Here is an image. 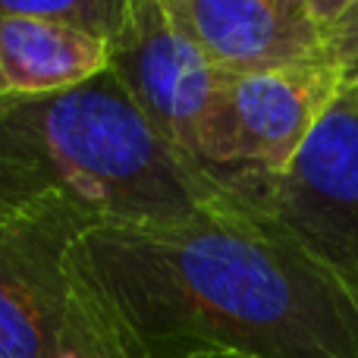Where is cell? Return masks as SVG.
I'll use <instances>...</instances> for the list:
<instances>
[{
    "label": "cell",
    "mask_w": 358,
    "mask_h": 358,
    "mask_svg": "<svg viewBox=\"0 0 358 358\" xmlns=\"http://www.w3.org/2000/svg\"><path fill=\"white\" fill-rule=\"evenodd\" d=\"M60 267L104 358H358V299L239 201L88 227Z\"/></svg>",
    "instance_id": "obj_1"
},
{
    "label": "cell",
    "mask_w": 358,
    "mask_h": 358,
    "mask_svg": "<svg viewBox=\"0 0 358 358\" xmlns=\"http://www.w3.org/2000/svg\"><path fill=\"white\" fill-rule=\"evenodd\" d=\"M236 201L164 142L120 79L0 107V223L60 204L88 227L182 220Z\"/></svg>",
    "instance_id": "obj_2"
},
{
    "label": "cell",
    "mask_w": 358,
    "mask_h": 358,
    "mask_svg": "<svg viewBox=\"0 0 358 358\" xmlns=\"http://www.w3.org/2000/svg\"><path fill=\"white\" fill-rule=\"evenodd\" d=\"M343 88L330 63L223 76L195 148L198 167L239 204L261 210Z\"/></svg>",
    "instance_id": "obj_3"
},
{
    "label": "cell",
    "mask_w": 358,
    "mask_h": 358,
    "mask_svg": "<svg viewBox=\"0 0 358 358\" xmlns=\"http://www.w3.org/2000/svg\"><path fill=\"white\" fill-rule=\"evenodd\" d=\"M308 258L358 299V92L343 88L264 208Z\"/></svg>",
    "instance_id": "obj_4"
},
{
    "label": "cell",
    "mask_w": 358,
    "mask_h": 358,
    "mask_svg": "<svg viewBox=\"0 0 358 358\" xmlns=\"http://www.w3.org/2000/svg\"><path fill=\"white\" fill-rule=\"evenodd\" d=\"M88 229L60 204L0 223V358H104L82 327L60 258Z\"/></svg>",
    "instance_id": "obj_5"
},
{
    "label": "cell",
    "mask_w": 358,
    "mask_h": 358,
    "mask_svg": "<svg viewBox=\"0 0 358 358\" xmlns=\"http://www.w3.org/2000/svg\"><path fill=\"white\" fill-rule=\"evenodd\" d=\"M110 73L151 129L195 161L204 120L223 76L176 25L164 0H129L120 31L107 41Z\"/></svg>",
    "instance_id": "obj_6"
},
{
    "label": "cell",
    "mask_w": 358,
    "mask_h": 358,
    "mask_svg": "<svg viewBox=\"0 0 358 358\" xmlns=\"http://www.w3.org/2000/svg\"><path fill=\"white\" fill-rule=\"evenodd\" d=\"M220 76L327 63L317 0H164Z\"/></svg>",
    "instance_id": "obj_7"
},
{
    "label": "cell",
    "mask_w": 358,
    "mask_h": 358,
    "mask_svg": "<svg viewBox=\"0 0 358 358\" xmlns=\"http://www.w3.org/2000/svg\"><path fill=\"white\" fill-rule=\"evenodd\" d=\"M107 69V41L0 10V107L76 88Z\"/></svg>",
    "instance_id": "obj_8"
},
{
    "label": "cell",
    "mask_w": 358,
    "mask_h": 358,
    "mask_svg": "<svg viewBox=\"0 0 358 358\" xmlns=\"http://www.w3.org/2000/svg\"><path fill=\"white\" fill-rule=\"evenodd\" d=\"M0 10L13 16H29L41 22H54L63 29L92 35L98 41H110L120 31L129 10V0H44V3H25V0H0Z\"/></svg>",
    "instance_id": "obj_9"
},
{
    "label": "cell",
    "mask_w": 358,
    "mask_h": 358,
    "mask_svg": "<svg viewBox=\"0 0 358 358\" xmlns=\"http://www.w3.org/2000/svg\"><path fill=\"white\" fill-rule=\"evenodd\" d=\"M327 35V63L340 73L343 85L358 82V0H317Z\"/></svg>",
    "instance_id": "obj_10"
},
{
    "label": "cell",
    "mask_w": 358,
    "mask_h": 358,
    "mask_svg": "<svg viewBox=\"0 0 358 358\" xmlns=\"http://www.w3.org/2000/svg\"><path fill=\"white\" fill-rule=\"evenodd\" d=\"M198 358H242V355H198Z\"/></svg>",
    "instance_id": "obj_11"
},
{
    "label": "cell",
    "mask_w": 358,
    "mask_h": 358,
    "mask_svg": "<svg viewBox=\"0 0 358 358\" xmlns=\"http://www.w3.org/2000/svg\"><path fill=\"white\" fill-rule=\"evenodd\" d=\"M355 92H358V82H355Z\"/></svg>",
    "instance_id": "obj_12"
}]
</instances>
